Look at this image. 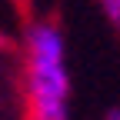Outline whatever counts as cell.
Segmentation results:
<instances>
[{
	"instance_id": "obj_2",
	"label": "cell",
	"mask_w": 120,
	"mask_h": 120,
	"mask_svg": "<svg viewBox=\"0 0 120 120\" xmlns=\"http://www.w3.org/2000/svg\"><path fill=\"white\" fill-rule=\"evenodd\" d=\"M100 10L107 13V20L113 23V30L120 34V0H100Z\"/></svg>"
},
{
	"instance_id": "obj_1",
	"label": "cell",
	"mask_w": 120,
	"mask_h": 120,
	"mask_svg": "<svg viewBox=\"0 0 120 120\" xmlns=\"http://www.w3.org/2000/svg\"><path fill=\"white\" fill-rule=\"evenodd\" d=\"M70 67L64 30L37 20L23 34V100L27 120H70Z\"/></svg>"
},
{
	"instance_id": "obj_3",
	"label": "cell",
	"mask_w": 120,
	"mask_h": 120,
	"mask_svg": "<svg viewBox=\"0 0 120 120\" xmlns=\"http://www.w3.org/2000/svg\"><path fill=\"white\" fill-rule=\"evenodd\" d=\"M103 120H120V103H117V107H110V110H107V117H103Z\"/></svg>"
}]
</instances>
